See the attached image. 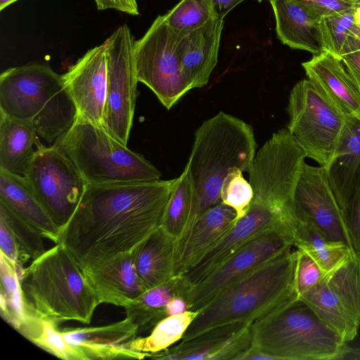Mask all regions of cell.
<instances>
[{"mask_svg":"<svg viewBox=\"0 0 360 360\" xmlns=\"http://www.w3.org/2000/svg\"><path fill=\"white\" fill-rule=\"evenodd\" d=\"M176 181L86 184L58 243L84 271L132 251L160 226Z\"/></svg>","mask_w":360,"mask_h":360,"instance_id":"1","label":"cell"},{"mask_svg":"<svg viewBox=\"0 0 360 360\" xmlns=\"http://www.w3.org/2000/svg\"><path fill=\"white\" fill-rule=\"evenodd\" d=\"M292 248L222 290L199 311L182 339L226 323H253L300 299L296 286L298 250Z\"/></svg>","mask_w":360,"mask_h":360,"instance_id":"2","label":"cell"},{"mask_svg":"<svg viewBox=\"0 0 360 360\" xmlns=\"http://www.w3.org/2000/svg\"><path fill=\"white\" fill-rule=\"evenodd\" d=\"M20 288L27 311L56 324H89L100 304L84 269L60 243L22 270Z\"/></svg>","mask_w":360,"mask_h":360,"instance_id":"3","label":"cell"},{"mask_svg":"<svg viewBox=\"0 0 360 360\" xmlns=\"http://www.w3.org/2000/svg\"><path fill=\"white\" fill-rule=\"evenodd\" d=\"M0 113L32 124L49 144L68 131L77 117L62 75L41 62L11 68L1 74Z\"/></svg>","mask_w":360,"mask_h":360,"instance_id":"4","label":"cell"},{"mask_svg":"<svg viewBox=\"0 0 360 360\" xmlns=\"http://www.w3.org/2000/svg\"><path fill=\"white\" fill-rule=\"evenodd\" d=\"M257 146L252 126L224 112L198 128L186 167L197 194L198 215L221 202V188L231 171L249 172Z\"/></svg>","mask_w":360,"mask_h":360,"instance_id":"5","label":"cell"},{"mask_svg":"<svg viewBox=\"0 0 360 360\" xmlns=\"http://www.w3.org/2000/svg\"><path fill=\"white\" fill-rule=\"evenodd\" d=\"M252 338L274 360H344L350 348L300 299L254 321Z\"/></svg>","mask_w":360,"mask_h":360,"instance_id":"6","label":"cell"},{"mask_svg":"<svg viewBox=\"0 0 360 360\" xmlns=\"http://www.w3.org/2000/svg\"><path fill=\"white\" fill-rule=\"evenodd\" d=\"M52 146L65 154L87 184L159 180L160 171L102 125L77 116Z\"/></svg>","mask_w":360,"mask_h":360,"instance_id":"7","label":"cell"},{"mask_svg":"<svg viewBox=\"0 0 360 360\" xmlns=\"http://www.w3.org/2000/svg\"><path fill=\"white\" fill-rule=\"evenodd\" d=\"M287 112L286 128L306 157L326 167L349 120L308 78L298 81L292 88Z\"/></svg>","mask_w":360,"mask_h":360,"instance_id":"8","label":"cell"},{"mask_svg":"<svg viewBox=\"0 0 360 360\" xmlns=\"http://www.w3.org/2000/svg\"><path fill=\"white\" fill-rule=\"evenodd\" d=\"M138 81L146 84L169 110L191 89L183 71L178 34L158 15L145 34L135 41Z\"/></svg>","mask_w":360,"mask_h":360,"instance_id":"9","label":"cell"},{"mask_svg":"<svg viewBox=\"0 0 360 360\" xmlns=\"http://www.w3.org/2000/svg\"><path fill=\"white\" fill-rule=\"evenodd\" d=\"M24 176L60 231L75 212L86 182L65 154L52 145L41 144L39 140Z\"/></svg>","mask_w":360,"mask_h":360,"instance_id":"10","label":"cell"},{"mask_svg":"<svg viewBox=\"0 0 360 360\" xmlns=\"http://www.w3.org/2000/svg\"><path fill=\"white\" fill-rule=\"evenodd\" d=\"M108 82L103 126L127 145L138 96L135 40L123 24L105 40Z\"/></svg>","mask_w":360,"mask_h":360,"instance_id":"11","label":"cell"},{"mask_svg":"<svg viewBox=\"0 0 360 360\" xmlns=\"http://www.w3.org/2000/svg\"><path fill=\"white\" fill-rule=\"evenodd\" d=\"M300 299L345 342L353 340L360 327V258L354 255Z\"/></svg>","mask_w":360,"mask_h":360,"instance_id":"12","label":"cell"},{"mask_svg":"<svg viewBox=\"0 0 360 360\" xmlns=\"http://www.w3.org/2000/svg\"><path fill=\"white\" fill-rule=\"evenodd\" d=\"M292 245L284 229H266L249 240L216 270L187 293L189 310L199 311L222 290L240 280L284 250Z\"/></svg>","mask_w":360,"mask_h":360,"instance_id":"13","label":"cell"},{"mask_svg":"<svg viewBox=\"0 0 360 360\" xmlns=\"http://www.w3.org/2000/svg\"><path fill=\"white\" fill-rule=\"evenodd\" d=\"M294 206L295 214L307 217L328 238L352 250L342 208L324 167L304 163L295 190Z\"/></svg>","mask_w":360,"mask_h":360,"instance_id":"14","label":"cell"},{"mask_svg":"<svg viewBox=\"0 0 360 360\" xmlns=\"http://www.w3.org/2000/svg\"><path fill=\"white\" fill-rule=\"evenodd\" d=\"M252 323L235 321L217 325L181 339L149 357L167 360H240L252 346Z\"/></svg>","mask_w":360,"mask_h":360,"instance_id":"15","label":"cell"},{"mask_svg":"<svg viewBox=\"0 0 360 360\" xmlns=\"http://www.w3.org/2000/svg\"><path fill=\"white\" fill-rule=\"evenodd\" d=\"M62 77L77 115L103 125L108 82L106 41L88 50Z\"/></svg>","mask_w":360,"mask_h":360,"instance_id":"16","label":"cell"},{"mask_svg":"<svg viewBox=\"0 0 360 360\" xmlns=\"http://www.w3.org/2000/svg\"><path fill=\"white\" fill-rule=\"evenodd\" d=\"M238 220L236 211L220 202L200 213L176 240L174 276L186 272L216 245Z\"/></svg>","mask_w":360,"mask_h":360,"instance_id":"17","label":"cell"},{"mask_svg":"<svg viewBox=\"0 0 360 360\" xmlns=\"http://www.w3.org/2000/svg\"><path fill=\"white\" fill-rule=\"evenodd\" d=\"M271 228L283 229L291 237L288 229L274 214L251 204L247 214L238 220L227 234L194 266L181 274L185 285L189 290L211 274L249 240Z\"/></svg>","mask_w":360,"mask_h":360,"instance_id":"18","label":"cell"},{"mask_svg":"<svg viewBox=\"0 0 360 360\" xmlns=\"http://www.w3.org/2000/svg\"><path fill=\"white\" fill-rule=\"evenodd\" d=\"M302 65L307 78L347 119L360 120V85L340 58L323 51Z\"/></svg>","mask_w":360,"mask_h":360,"instance_id":"19","label":"cell"},{"mask_svg":"<svg viewBox=\"0 0 360 360\" xmlns=\"http://www.w3.org/2000/svg\"><path fill=\"white\" fill-rule=\"evenodd\" d=\"M61 333L85 360L139 359L131 348L138 328L127 318L105 326L65 328Z\"/></svg>","mask_w":360,"mask_h":360,"instance_id":"20","label":"cell"},{"mask_svg":"<svg viewBox=\"0 0 360 360\" xmlns=\"http://www.w3.org/2000/svg\"><path fill=\"white\" fill-rule=\"evenodd\" d=\"M224 18L214 17L201 27L178 34L184 75L192 89L208 83L217 60Z\"/></svg>","mask_w":360,"mask_h":360,"instance_id":"21","label":"cell"},{"mask_svg":"<svg viewBox=\"0 0 360 360\" xmlns=\"http://www.w3.org/2000/svg\"><path fill=\"white\" fill-rule=\"evenodd\" d=\"M84 272L100 304L124 308L146 290L136 274L131 251Z\"/></svg>","mask_w":360,"mask_h":360,"instance_id":"22","label":"cell"},{"mask_svg":"<svg viewBox=\"0 0 360 360\" xmlns=\"http://www.w3.org/2000/svg\"><path fill=\"white\" fill-rule=\"evenodd\" d=\"M269 1L275 15L277 36L283 44L314 56L324 51L321 20L292 0Z\"/></svg>","mask_w":360,"mask_h":360,"instance_id":"23","label":"cell"},{"mask_svg":"<svg viewBox=\"0 0 360 360\" xmlns=\"http://www.w3.org/2000/svg\"><path fill=\"white\" fill-rule=\"evenodd\" d=\"M325 168L342 209L360 180V120H348L334 156Z\"/></svg>","mask_w":360,"mask_h":360,"instance_id":"24","label":"cell"},{"mask_svg":"<svg viewBox=\"0 0 360 360\" xmlns=\"http://www.w3.org/2000/svg\"><path fill=\"white\" fill-rule=\"evenodd\" d=\"M175 243L160 226L131 251L136 274L146 290L174 276Z\"/></svg>","mask_w":360,"mask_h":360,"instance_id":"25","label":"cell"},{"mask_svg":"<svg viewBox=\"0 0 360 360\" xmlns=\"http://www.w3.org/2000/svg\"><path fill=\"white\" fill-rule=\"evenodd\" d=\"M0 200L37 229L44 238L58 243L60 230L37 200L24 176L0 169Z\"/></svg>","mask_w":360,"mask_h":360,"instance_id":"26","label":"cell"},{"mask_svg":"<svg viewBox=\"0 0 360 360\" xmlns=\"http://www.w3.org/2000/svg\"><path fill=\"white\" fill-rule=\"evenodd\" d=\"M295 214L297 222L292 236V245L312 258L324 276L333 273L355 255L346 244L328 238L307 217Z\"/></svg>","mask_w":360,"mask_h":360,"instance_id":"27","label":"cell"},{"mask_svg":"<svg viewBox=\"0 0 360 360\" xmlns=\"http://www.w3.org/2000/svg\"><path fill=\"white\" fill-rule=\"evenodd\" d=\"M33 126L0 113V169L25 176L38 141Z\"/></svg>","mask_w":360,"mask_h":360,"instance_id":"28","label":"cell"},{"mask_svg":"<svg viewBox=\"0 0 360 360\" xmlns=\"http://www.w3.org/2000/svg\"><path fill=\"white\" fill-rule=\"evenodd\" d=\"M188 290L181 275L173 276L167 281L146 290L125 307L126 318L137 327L139 333L153 329L167 317L165 309L167 303L177 295L186 299Z\"/></svg>","mask_w":360,"mask_h":360,"instance_id":"29","label":"cell"},{"mask_svg":"<svg viewBox=\"0 0 360 360\" xmlns=\"http://www.w3.org/2000/svg\"><path fill=\"white\" fill-rule=\"evenodd\" d=\"M198 215L197 194L186 167L176 178L167 204L160 226L179 239Z\"/></svg>","mask_w":360,"mask_h":360,"instance_id":"30","label":"cell"},{"mask_svg":"<svg viewBox=\"0 0 360 360\" xmlns=\"http://www.w3.org/2000/svg\"><path fill=\"white\" fill-rule=\"evenodd\" d=\"M324 51L338 58L360 49V27L354 7L324 17L320 21Z\"/></svg>","mask_w":360,"mask_h":360,"instance_id":"31","label":"cell"},{"mask_svg":"<svg viewBox=\"0 0 360 360\" xmlns=\"http://www.w3.org/2000/svg\"><path fill=\"white\" fill-rule=\"evenodd\" d=\"M57 324L27 312L15 328L26 338L51 354L66 360H85L63 337Z\"/></svg>","mask_w":360,"mask_h":360,"instance_id":"32","label":"cell"},{"mask_svg":"<svg viewBox=\"0 0 360 360\" xmlns=\"http://www.w3.org/2000/svg\"><path fill=\"white\" fill-rule=\"evenodd\" d=\"M198 312L188 310L183 314L162 319L152 329L148 336L136 337L132 341V351L139 359H143L168 349L182 339Z\"/></svg>","mask_w":360,"mask_h":360,"instance_id":"33","label":"cell"},{"mask_svg":"<svg viewBox=\"0 0 360 360\" xmlns=\"http://www.w3.org/2000/svg\"><path fill=\"white\" fill-rule=\"evenodd\" d=\"M163 16L178 34L194 30L217 17L210 0H181Z\"/></svg>","mask_w":360,"mask_h":360,"instance_id":"34","label":"cell"},{"mask_svg":"<svg viewBox=\"0 0 360 360\" xmlns=\"http://www.w3.org/2000/svg\"><path fill=\"white\" fill-rule=\"evenodd\" d=\"M0 219L11 229L20 248L27 257L34 260L46 251L40 232L1 200Z\"/></svg>","mask_w":360,"mask_h":360,"instance_id":"35","label":"cell"},{"mask_svg":"<svg viewBox=\"0 0 360 360\" xmlns=\"http://www.w3.org/2000/svg\"><path fill=\"white\" fill-rule=\"evenodd\" d=\"M238 168L231 171L224 179L220 191L222 202L233 207L238 219L248 212L253 198L252 186Z\"/></svg>","mask_w":360,"mask_h":360,"instance_id":"36","label":"cell"},{"mask_svg":"<svg viewBox=\"0 0 360 360\" xmlns=\"http://www.w3.org/2000/svg\"><path fill=\"white\" fill-rule=\"evenodd\" d=\"M297 250L296 286L300 298L302 295L316 285L324 276L312 258L305 252L298 249Z\"/></svg>","mask_w":360,"mask_h":360,"instance_id":"37","label":"cell"},{"mask_svg":"<svg viewBox=\"0 0 360 360\" xmlns=\"http://www.w3.org/2000/svg\"><path fill=\"white\" fill-rule=\"evenodd\" d=\"M354 253L360 258V180L348 202L342 209Z\"/></svg>","mask_w":360,"mask_h":360,"instance_id":"38","label":"cell"},{"mask_svg":"<svg viewBox=\"0 0 360 360\" xmlns=\"http://www.w3.org/2000/svg\"><path fill=\"white\" fill-rule=\"evenodd\" d=\"M314 17L321 18L355 7L358 0H292Z\"/></svg>","mask_w":360,"mask_h":360,"instance_id":"39","label":"cell"},{"mask_svg":"<svg viewBox=\"0 0 360 360\" xmlns=\"http://www.w3.org/2000/svg\"><path fill=\"white\" fill-rule=\"evenodd\" d=\"M0 247L1 254L20 267L29 259V257H27L20 248L11 229L6 223L1 219Z\"/></svg>","mask_w":360,"mask_h":360,"instance_id":"40","label":"cell"},{"mask_svg":"<svg viewBox=\"0 0 360 360\" xmlns=\"http://www.w3.org/2000/svg\"><path fill=\"white\" fill-rule=\"evenodd\" d=\"M98 10L114 9L131 15L139 14L136 0H94Z\"/></svg>","mask_w":360,"mask_h":360,"instance_id":"41","label":"cell"},{"mask_svg":"<svg viewBox=\"0 0 360 360\" xmlns=\"http://www.w3.org/2000/svg\"><path fill=\"white\" fill-rule=\"evenodd\" d=\"M360 85V49L340 58Z\"/></svg>","mask_w":360,"mask_h":360,"instance_id":"42","label":"cell"},{"mask_svg":"<svg viewBox=\"0 0 360 360\" xmlns=\"http://www.w3.org/2000/svg\"><path fill=\"white\" fill-rule=\"evenodd\" d=\"M166 316L178 315L189 310L186 299L181 295L172 298L165 307Z\"/></svg>","mask_w":360,"mask_h":360,"instance_id":"43","label":"cell"},{"mask_svg":"<svg viewBox=\"0 0 360 360\" xmlns=\"http://www.w3.org/2000/svg\"><path fill=\"white\" fill-rule=\"evenodd\" d=\"M217 17L224 18L231 9L245 0H210Z\"/></svg>","mask_w":360,"mask_h":360,"instance_id":"44","label":"cell"},{"mask_svg":"<svg viewBox=\"0 0 360 360\" xmlns=\"http://www.w3.org/2000/svg\"><path fill=\"white\" fill-rule=\"evenodd\" d=\"M240 360H274L273 357L255 348L252 347L243 354Z\"/></svg>","mask_w":360,"mask_h":360,"instance_id":"45","label":"cell"},{"mask_svg":"<svg viewBox=\"0 0 360 360\" xmlns=\"http://www.w3.org/2000/svg\"><path fill=\"white\" fill-rule=\"evenodd\" d=\"M344 360H360V347H350L349 350L345 355Z\"/></svg>","mask_w":360,"mask_h":360,"instance_id":"46","label":"cell"},{"mask_svg":"<svg viewBox=\"0 0 360 360\" xmlns=\"http://www.w3.org/2000/svg\"><path fill=\"white\" fill-rule=\"evenodd\" d=\"M354 18L356 22L360 27V0L357 1V3L354 7Z\"/></svg>","mask_w":360,"mask_h":360,"instance_id":"47","label":"cell"},{"mask_svg":"<svg viewBox=\"0 0 360 360\" xmlns=\"http://www.w3.org/2000/svg\"><path fill=\"white\" fill-rule=\"evenodd\" d=\"M19 0H0V11H2L11 4Z\"/></svg>","mask_w":360,"mask_h":360,"instance_id":"48","label":"cell"},{"mask_svg":"<svg viewBox=\"0 0 360 360\" xmlns=\"http://www.w3.org/2000/svg\"><path fill=\"white\" fill-rule=\"evenodd\" d=\"M257 1H258L259 2H261V1H264V0H257Z\"/></svg>","mask_w":360,"mask_h":360,"instance_id":"49","label":"cell"}]
</instances>
